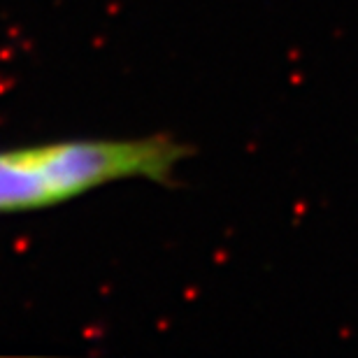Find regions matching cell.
Segmentation results:
<instances>
[{"instance_id": "cell-1", "label": "cell", "mask_w": 358, "mask_h": 358, "mask_svg": "<svg viewBox=\"0 0 358 358\" xmlns=\"http://www.w3.org/2000/svg\"><path fill=\"white\" fill-rule=\"evenodd\" d=\"M189 156L193 149L170 133L0 149V214L47 210L126 179L177 186V168Z\"/></svg>"}]
</instances>
